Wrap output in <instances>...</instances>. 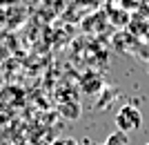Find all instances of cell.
Here are the masks:
<instances>
[{
	"label": "cell",
	"instance_id": "1",
	"mask_svg": "<svg viewBox=\"0 0 149 145\" xmlns=\"http://www.w3.org/2000/svg\"><path fill=\"white\" fill-rule=\"evenodd\" d=\"M116 127L125 134L138 132L143 127V114H140V109L134 107V105H123L120 112L116 114Z\"/></svg>",
	"mask_w": 149,
	"mask_h": 145
},
{
	"label": "cell",
	"instance_id": "2",
	"mask_svg": "<svg viewBox=\"0 0 149 145\" xmlns=\"http://www.w3.org/2000/svg\"><path fill=\"white\" fill-rule=\"evenodd\" d=\"M127 143H129V136H127L125 132H120V130H116L113 134H109V136L105 139L102 145H127Z\"/></svg>",
	"mask_w": 149,
	"mask_h": 145
},
{
	"label": "cell",
	"instance_id": "3",
	"mask_svg": "<svg viewBox=\"0 0 149 145\" xmlns=\"http://www.w3.org/2000/svg\"><path fill=\"white\" fill-rule=\"evenodd\" d=\"M54 145H78V143H76L74 139H58Z\"/></svg>",
	"mask_w": 149,
	"mask_h": 145
},
{
	"label": "cell",
	"instance_id": "4",
	"mask_svg": "<svg viewBox=\"0 0 149 145\" xmlns=\"http://www.w3.org/2000/svg\"><path fill=\"white\" fill-rule=\"evenodd\" d=\"M82 145H89V143H82Z\"/></svg>",
	"mask_w": 149,
	"mask_h": 145
},
{
	"label": "cell",
	"instance_id": "5",
	"mask_svg": "<svg viewBox=\"0 0 149 145\" xmlns=\"http://www.w3.org/2000/svg\"><path fill=\"white\" fill-rule=\"evenodd\" d=\"M147 145H149V143H147Z\"/></svg>",
	"mask_w": 149,
	"mask_h": 145
}]
</instances>
